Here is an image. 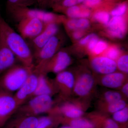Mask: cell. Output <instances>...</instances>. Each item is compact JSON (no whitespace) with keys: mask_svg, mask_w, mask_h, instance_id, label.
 I'll list each match as a JSON object with an SVG mask.
<instances>
[{"mask_svg":"<svg viewBox=\"0 0 128 128\" xmlns=\"http://www.w3.org/2000/svg\"><path fill=\"white\" fill-rule=\"evenodd\" d=\"M0 39L23 66L34 70L33 55L25 39L15 32L0 15Z\"/></svg>","mask_w":128,"mask_h":128,"instance_id":"6da1fadb","label":"cell"},{"mask_svg":"<svg viewBox=\"0 0 128 128\" xmlns=\"http://www.w3.org/2000/svg\"><path fill=\"white\" fill-rule=\"evenodd\" d=\"M33 70L22 64H16L0 75V89L12 94L20 89Z\"/></svg>","mask_w":128,"mask_h":128,"instance_id":"7a4b0ae2","label":"cell"},{"mask_svg":"<svg viewBox=\"0 0 128 128\" xmlns=\"http://www.w3.org/2000/svg\"><path fill=\"white\" fill-rule=\"evenodd\" d=\"M54 101L52 96L41 95L32 97L20 105L16 113L26 116H36L49 112L52 108Z\"/></svg>","mask_w":128,"mask_h":128,"instance_id":"3957f363","label":"cell"},{"mask_svg":"<svg viewBox=\"0 0 128 128\" xmlns=\"http://www.w3.org/2000/svg\"><path fill=\"white\" fill-rule=\"evenodd\" d=\"M7 11L13 18L18 22L22 18H38L47 24L56 23L61 17L52 12L41 9H31L29 7H12L7 8Z\"/></svg>","mask_w":128,"mask_h":128,"instance_id":"277c9868","label":"cell"},{"mask_svg":"<svg viewBox=\"0 0 128 128\" xmlns=\"http://www.w3.org/2000/svg\"><path fill=\"white\" fill-rule=\"evenodd\" d=\"M60 44L58 37L54 35L36 54L33 55V71L38 73L44 66L56 54Z\"/></svg>","mask_w":128,"mask_h":128,"instance_id":"5b68a950","label":"cell"},{"mask_svg":"<svg viewBox=\"0 0 128 128\" xmlns=\"http://www.w3.org/2000/svg\"><path fill=\"white\" fill-rule=\"evenodd\" d=\"M17 22L20 34L24 39L30 40L40 34L48 25L38 18H22Z\"/></svg>","mask_w":128,"mask_h":128,"instance_id":"8992f818","label":"cell"},{"mask_svg":"<svg viewBox=\"0 0 128 128\" xmlns=\"http://www.w3.org/2000/svg\"><path fill=\"white\" fill-rule=\"evenodd\" d=\"M18 107L14 95L0 89V128L4 126Z\"/></svg>","mask_w":128,"mask_h":128,"instance_id":"52a82bcc","label":"cell"},{"mask_svg":"<svg viewBox=\"0 0 128 128\" xmlns=\"http://www.w3.org/2000/svg\"><path fill=\"white\" fill-rule=\"evenodd\" d=\"M38 74L33 70L22 86L14 95L20 106L32 97L36 88Z\"/></svg>","mask_w":128,"mask_h":128,"instance_id":"ba28073f","label":"cell"},{"mask_svg":"<svg viewBox=\"0 0 128 128\" xmlns=\"http://www.w3.org/2000/svg\"><path fill=\"white\" fill-rule=\"evenodd\" d=\"M70 62L71 59L69 54L65 51H60L46 63L38 73L46 74L52 72L58 74L64 71Z\"/></svg>","mask_w":128,"mask_h":128,"instance_id":"9c48e42d","label":"cell"},{"mask_svg":"<svg viewBox=\"0 0 128 128\" xmlns=\"http://www.w3.org/2000/svg\"><path fill=\"white\" fill-rule=\"evenodd\" d=\"M38 118L15 113L2 128H36Z\"/></svg>","mask_w":128,"mask_h":128,"instance_id":"30bf717a","label":"cell"},{"mask_svg":"<svg viewBox=\"0 0 128 128\" xmlns=\"http://www.w3.org/2000/svg\"><path fill=\"white\" fill-rule=\"evenodd\" d=\"M58 31V27L57 24H50L40 34L31 40L34 50L33 55L38 53L52 37L57 34Z\"/></svg>","mask_w":128,"mask_h":128,"instance_id":"8fae6325","label":"cell"},{"mask_svg":"<svg viewBox=\"0 0 128 128\" xmlns=\"http://www.w3.org/2000/svg\"><path fill=\"white\" fill-rule=\"evenodd\" d=\"M54 81L58 92L63 97L66 96L73 89L75 82L73 74L64 70L57 74Z\"/></svg>","mask_w":128,"mask_h":128,"instance_id":"7c38bea8","label":"cell"},{"mask_svg":"<svg viewBox=\"0 0 128 128\" xmlns=\"http://www.w3.org/2000/svg\"><path fill=\"white\" fill-rule=\"evenodd\" d=\"M57 92H58V90L54 81L50 80L46 74H38V85L32 97L41 95L52 96V95Z\"/></svg>","mask_w":128,"mask_h":128,"instance_id":"4fadbf2b","label":"cell"},{"mask_svg":"<svg viewBox=\"0 0 128 128\" xmlns=\"http://www.w3.org/2000/svg\"><path fill=\"white\" fill-rule=\"evenodd\" d=\"M94 83V79L91 75L84 73L81 75L75 82L73 91L79 96H85L91 91Z\"/></svg>","mask_w":128,"mask_h":128,"instance_id":"5bb4252c","label":"cell"},{"mask_svg":"<svg viewBox=\"0 0 128 128\" xmlns=\"http://www.w3.org/2000/svg\"><path fill=\"white\" fill-rule=\"evenodd\" d=\"M16 56L0 39V75L16 64Z\"/></svg>","mask_w":128,"mask_h":128,"instance_id":"9a60e30c","label":"cell"},{"mask_svg":"<svg viewBox=\"0 0 128 128\" xmlns=\"http://www.w3.org/2000/svg\"><path fill=\"white\" fill-rule=\"evenodd\" d=\"M92 65L95 71L105 75L114 72L117 68L114 60L105 57L94 58L92 60Z\"/></svg>","mask_w":128,"mask_h":128,"instance_id":"2e32d148","label":"cell"},{"mask_svg":"<svg viewBox=\"0 0 128 128\" xmlns=\"http://www.w3.org/2000/svg\"><path fill=\"white\" fill-rule=\"evenodd\" d=\"M108 32L113 38H123L126 32V25L122 16H114L108 24Z\"/></svg>","mask_w":128,"mask_h":128,"instance_id":"e0dca14e","label":"cell"},{"mask_svg":"<svg viewBox=\"0 0 128 128\" xmlns=\"http://www.w3.org/2000/svg\"><path fill=\"white\" fill-rule=\"evenodd\" d=\"M125 80V76L123 74L114 72L105 75L101 80V83L105 87L116 89L122 86Z\"/></svg>","mask_w":128,"mask_h":128,"instance_id":"ac0fdd59","label":"cell"},{"mask_svg":"<svg viewBox=\"0 0 128 128\" xmlns=\"http://www.w3.org/2000/svg\"><path fill=\"white\" fill-rule=\"evenodd\" d=\"M60 11L64 12L69 17L73 18H86L91 13L90 8L82 4L67 8Z\"/></svg>","mask_w":128,"mask_h":128,"instance_id":"d6986e66","label":"cell"},{"mask_svg":"<svg viewBox=\"0 0 128 128\" xmlns=\"http://www.w3.org/2000/svg\"><path fill=\"white\" fill-rule=\"evenodd\" d=\"M56 109L66 118L73 119L80 118L84 114L83 110L78 106L68 102L64 104Z\"/></svg>","mask_w":128,"mask_h":128,"instance_id":"ffe728a7","label":"cell"},{"mask_svg":"<svg viewBox=\"0 0 128 128\" xmlns=\"http://www.w3.org/2000/svg\"><path fill=\"white\" fill-rule=\"evenodd\" d=\"M66 25L70 30L85 29L89 26L90 22L86 18H73L67 21Z\"/></svg>","mask_w":128,"mask_h":128,"instance_id":"44dd1931","label":"cell"},{"mask_svg":"<svg viewBox=\"0 0 128 128\" xmlns=\"http://www.w3.org/2000/svg\"><path fill=\"white\" fill-rule=\"evenodd\" d=\"M84 0H61L54 4L52 7L55 10L59 11L62 9L82 3Z\"/></svg>","mask_w":128,"mask_h":128,"instance_id":"7402d4cb","label":"cell"},{"mask_svg":"<svg viewBox=\"0 0 128 128\" xmlns=\"http://www.w3.org/2000/svg\"><path fill=\"white\" fill-rule=\"evenodd\" d=\"M37 0H7L6 8L12 7H29L36 2Z\"/></svg>","mask_w":128,"mask_h":128,"instance_id":"603a6c76","label":"cell"},{"mask_svg":"<svg viewBox=\"0 0 128 128\" xmlns=\"http://www.w3.org/2000/svg\"><path fill=\"white\" fill-rule=\"evenodd\" d=\"M70 125L74 128H94L95 127L91 121L80 118L73 119L70 122Z\"/></svg>","mask_w":128,"mask_h":128,"instance_id":"cb8c5ba5","label":"cell"},{"mask_svg":"<svg viewBox=\"0 0 128 128\" xmlns=\"http://www.w3.org/2000/svg\"><path fill=\"white\" fill-rule=\"evenodd\" d=\"M104 100L108 104L113 103L122 99L121 93L114 91H108L106 92L104 96Z\"/></svg>","mask_w":128,"mask_h":128,"instance_id":"d4e9b609","label":"cell"},{"mask_svg":"<svg viewBox=\"0 0 128 128\" xmlns=\"http://www.w3.org/2000/svg\"><path fill=\"white\" fill-rule=\"evenodd\" d=\"M94 18L98 22L105 25L108 24L110 19L109 12L103 9L98 10L94 14Z\"/></svg>","mask_w":128,"mask_h":128,"instance_id":"484cf974","label":"cell"},{"mask_svg":"<svg viewBox=\"0 0 128 128\" xmlns=\"http://www.w3.org/2000/svg\"><path fill=\"white\" fill-rule=\"evenodd\" d=\"M128 4L127 2H124L117 4L112 8L111 14L113 16H122L126 14L128 11Z\"/></svg>","mask_w":128,"mask_h":128,"instance_id":"4316f807","label":"cell"},{"mask_svg":"<svg viewBox=\"0 0 128 128\" xmlns=\"http://www.w3.org/2000/svg\"><path fill=\"white\" fill-rule=\"evenodd\" d=\"M113 118L116 122L121 123L127 122L128 120V108L127 106L113 113Z\"/></svg>","mask_w":128,"mask_h":128,"instance_id":"83f0119b","label":"cell"},{"mask_svg":"<svg viewBox=\"0 0 128 128\" xmlns=\"http://www.w3.org/2000/svg\"><path fill=\"white\" fill-rule=\"evenodd\" d=\"M126 106V102L121 99L113 103L108 104L107 109L108 112L113 114L123 109Z\"/></svg>","mask_w":128,"mask_h":128,"instance_id":"f1b7e54d","label":"cell"},{"mask_svg":"<svg viewBox=\"0 0 128 128\" xmlns=\"http://www.w3.org/2000/svg\"><path fill=\"white\" fill-rule=\"evenodd\" d=\"M53 124L52 119L50 116L38 118L36 128H50Z\"/></svg>","mask_w":128,"mask_h":128,"instance_id":"f546056e","label":"cell"},{"mask_svg":"<svg viewBox=\"0 0 128 128\" xmlns=\"http://www.w3.org/2000/svg\"><path fill=\"white\" fill-rule=\"evenodd\" d=\"M117 66L120 70L124 73L128 72V56L124 55L121 56L118 60Z\"/></svg>","mask_w":128,"mask_h":128,"instance_id":"4dcf8cb0","label":"cell"},{"mask_svg":"<svg viewBox=\"0 0 128 128\" xmlns=\"http://www.w3.org/2000/svg\"><path fill=\"white\" fill-rule=\"evenodd\" d=\"M105 0H84L82 4L89 8H98L105 3Z\"/></svg>","mask_w":128,"mask_h":128,"instance_id":"1f68e13d","label":"cell"},{"mask_svg":"<svg viewBox=\"0 0 128 128\" xmlns=\"http://www.w3.org/2000/svg\"><path fill=\"white\" fill-rule=\"evenodd\" d=\"M108 46L107 44L105 41H98V42L95 46L93 51L96 54H100L107 48Z\"/></svg>","mask_w":128,"mask_h":128,"instance_id":"d6a6232c","label":"cell"},{"mask_svg":"<svg viewBox=\"0 0 128 128\" xmlns=\"http://www.w3.org/2000/svg\"><path fill=\"white\" fill-rule=\"evenodd\" d=\"M61 0H37L36 2L40 7L44 8L52 6Z\"/></svg>","mask_w":128,"mask_h":128,"instance_id":"836d02e7","label":"cell"},{"mask_svg":"<svg viewBox=\"0 0 128 128\" xmlns=\"http://www.w3.org/2000/svg\"><path fill=\"white\" fill-rule=\"evenodd\" d=\"M119 50L117 48H110L107 52V57L111 59L116 60L119 56Z\"/></svg>","mask_w":128,"mask_h":128,"instance_id":"e575fe53","label":"cell"},{"mask_svg":"<svg viewBox=\"0 0 128 128\" xmlns=\"http://www.w3.org/2000/svg\"><path fill=\"white\" fill-rule=\"evenodd\" d=\"M104 128H119L118 125L116 121L114 120L108 119L106 120L105 123Z\"/></svg>","mask_w":128,"mask_h":128,"instance_id":"d590c367","label":"cell"},{"mask_svg":"<svg viewBox=\"0 0 128 128\" xmlns=\"http://www.w3.org/2000/svg\"><path fill=\"white\" fill-rule=\"evenodd\" d=\"M98 36H96L94 37L88 42V48L89 50H94V48L96 46V44L98 42Z\"/></svg>","mask_w":128,"mask_h":128,"instance_id":"8d00e7d4","label":"cell"},{"mask_svg":"<svg viewBox=\"0 0 128 128\" xmlns=\"http://www.w3.org/2000/svg\"><path fill=\"white\" fill-rule=\"evenodd\" d=\"M96 36V34H88L86 37H85L84 38L81 40L80 41V44L82 45H85L89 42V41L91 40L94 37Z\"/></svg>","mask_w":128,"mask_h":128,"instance_id":"74e56055","label":"cell"},{"mask_svg":"<svg viewBox=\"0 0 128 128\" xmlns=\"http://www.w3.org/2000/svg\"><path fill=\"white\" fill-rule=\"evenodd\" d=\"M83 35V33L80 30H76L73 32V37L74 39L79 40L82 38Z\"/></svg>","mask_w":128,"mask_h":128,"instance_id":"f35d334b","label":"cell"},{"mask_svg":"<svg viewBox=\"0 0 128 128\" xmlns=\"http://www.w3.org/2000/svg\"><path fill=\"white\" fill-rule=\"evenodd\" d=\"M122 92L126 96H128V83H126L122 86Z\"/></svg>","mask_w":128,"mask_h":128,"instance_id":"ab89813d","label":"cell"},{"mask_svg":"<svg viewBox=\"0 0 128 128\" xmlns=\"http://www.w3.org/2000/svg\"><path fill=\"white\" fill-rule=\"evenodd\" d=\"M60 128H74L71 126H64Z\"/></svg>","mask_w":128,"mask_h":128,"instance_id":"60d3db41","label":"cell"},{"mask_svg":"<svg viewBox=\"0 0 128 128\" xmlns=\"http://www.w3.org/2000/svg\"><path fill=\"white\" fill-rule=\"evenodd\" d=\"M106 1H109L110 2V1H112L114 0H105Z\"/></svg>","mask_w":128,"mask_h":128,"instance_id":"b9f144b4","label":"cell"}]
</instances>
